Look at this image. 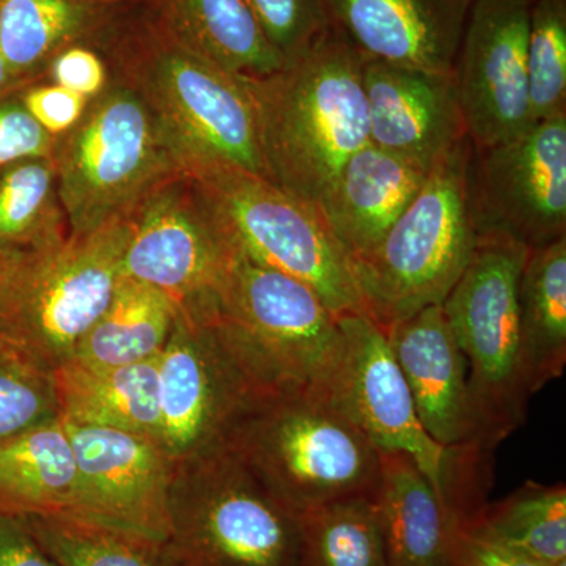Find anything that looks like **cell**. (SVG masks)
Masks as SVG:
<instances>
[{
	"label": "cell",
	"instance_id": "f1b7e54d",
	"mask_svg": "<svg viewBox=\"0 0 566 566\" xmlns=\"http://www.w3.org/2000/svg\"><path fill=\"white\" fill-rule=\"evenodd\" d=\"M69 237L52 158L24 159L0 170V245L36 251Z\"/></svg>",
	"mask_w": 566,
	"mask_h": 566
},
{
	"label": "cell",
	"instance_id": "6da1fadb",
	"mask_svg": "<svg viewBox=\"0 0 566 566\" xmlns=\"http://www.w3.org/2000/svg\"><path fill=\"white\" fill-rule=\"evenodd\" d=\"M126 11L99 36L107 65L150 106L186 172L229 166L268 180L243 77L189 50L151 10Z\"/></svg>",
	"mask_w": 566,
	"mask_h": 566
},
{
	"label": "cell",
	"instance_id": "d6a6232c",
	"mask_svg": "<svg viewBox=\"0 0 566 566\" xmlns=\"http://www.w3.org/2000/svg\"><path fill=\"white\" fill-rule=\"evenodd\" d=\"M59 416L52 371L0 334V441Z\"/></svg>",
	"mask_w": 566,
	"mask_h": 566
},
{
	"label": "cell",
	"instance_id": "f546056e",
	"mask_svg": "<svg viewBox=\"0 0 566 566\" xmlns=\"http://www.w3.org/2000/svg\"><path fill=\"white\" fill-rule=\"evenodd\" d=\"M300 566H387L375 495H353L301 515Z\"/></svg>",
	"mask_w": 566,
	"mask_h": 566
},
{
	"label": "cell",
	"instance_id": "603a6c76",
	"mask_svg": "<svg viewBox=\"0 0 566 566\" xmlns=\"http://www.w3.org/2000/svg\"><path fill=\"white\" fill-rule=\"evenodd\" d=\"M387 566H453L452 517L441 495L411 457L381 453L375 493Z\"/></svg>",
	"mask_w": 566,
	"mask_h": 566
},
{
	"label": "cell",
	"instance_id": "7c38bea8",
	"mask_svg": "<svg viewBox=\"0 0 566 566\" xmlns=\"http://www.w3.org/2000/svg\"><path fill=\"white\" fill-rule=\"evenodd\" d=\"M337 354L312 389L359 428L379 453L411 457L442 497L455 447L439 446L424 431L385 331L360 312L337 316Z\"/></svg>",
	"mask_w": 566,
	"mask_h": 566
},
{
	"label": "cell",
	"instance_id": "e575fe53",
	"mask_svg": "<svg viewBox=\"0 0 566 566\" xmlns=\"http://www.w3.org/2000/svg\"><path fill=\"white\" fill-rule=\"evenodd\" d=\"M111 25V24H109ZM99 35L62 51L48 66L52 84L92 99L99 95L109 81V65L99 44Z\"/></svg>",
	"mask_w": 566,
	"mask_h": 566
},
{
	"label": "cell",
	"instance_id": "ba28073f",
	"mask_svg": "<svg viewBox=\"0 0 566 566\" xmlns=\"http://www.w3.org/2000/svg\"><path fill=\"white\" fill-rule=\"evenodd\" d=\"M186 174L234 249L311 286L335 316L364 314L348 255L318 208L237 167L208 166Z\"/></svg>",
	"mask_w": 566,
	"mask_h": 566
},
{
	"label": "cell",
	"instance_id": "f35d334b",
	"mask_svg": "<svg viewBox=\"0 0 566 566\" xmlns=\"http://www.w3.org/2000/svg\"><path fill=\"white\" fill-rule=\"evenodd\" d=\"M0 566H57L20 517L0 515Z\"/></svg>",
	"mask_w": 566,
	"mask_h": 566
},
{
	"label": "cell",
	"instance_id": "8d00e7d4",
	"mask_svg": "<svg viewBox=\"0 0 566 566\" xmlns=\"http://www.w3.org/2000/svg\"><path fill=\"white\" fill-rule=\"evenodd\" d=\"M91 99L61 85H35L21 96L22 106L52 137L69 133Z\"/></svg>",
	"mask_w": 566,
	"mask_h": 566
},
{
	"label": "cell",
	"instance_id": "60d3db41",
	"mask_svg": "<svg viewBox=\"0 0 566 566\" xmlns=\"http://www.w3.org/2000/svg\"><path fill=\"white\" fill-rule=\"evenodd\" d=\"M17 87H20V84L11 77L9 69H7L6 62H3L2 54H0V99H3L7 93Z\"/></svg>",
	"mask_w": 566,
	"mask_h": 566
},
{
	"label": "cell",
	"instance_id": "4316f807",
	"mask_svg": "<svg viewBox=\"0 0 566 566\" xmlns=\"http://www.w3.org/2000/svg\"><path fill=\"white\" fill-rule=\"evenodd\" d=\"M177 312L159 290L122 275L109 305L71 360L109 368L156 359L167 344Z\"/></svg>",
	"mask_w": 566,
	"mask_h": 566
},
{
	"label": "cell",
	"instance_id": "9c48e42d",
	"mask_svg": "<svg viewBox=\"0 0 566 566\" xmlns=\"http://www.w3.org/2000/svg\"><path fill=\"white\" fill-rule=\"evenodd\" d=\"M528 249L509 238H480L474 256L442 303L468 360L480 444L493 452L526 422L517 285Z\"/></svg>",
	"mask_w": 566,
	"mask_h": 566
},
{
	"label": "cell",
	"instance_id": "cb8c5ba5",
	"mask_svg": "<svg viewBox=\"0 0 566 566\" xmlns=\"http://www.w3.org/2000/svg\"><path fill=\"white\" fill-rule=\"evenodd\" d=\"M52 376L59 411L66 422L129 431L158 441V357L109 368L70 360Z\"/></svg>",
	"mask_w": 566,
	"mask_h": 566
},
{
	"label": "cell",
	"instance_id": "d4e9b609",
	"mask_svg": "<svg viewBox=\"0 0 566 566\" xmlns=\"http://www.w3.org/2000/svg\"><path fill=\"white\" fill-rule=\"evenodd\" d=\"M150 10L175 39L234 76L259 80L286 63L244 0H151Z\"/></svg>",
	"mask_w": 566,
	"mask_h": 566
},
{
	"label": "cell",
	"instance_id": "ab89813d",
	"mask_svg": "<svg viewBox=\"0 0 566 566\" xmlns=\"http://www.w3.org/2000/svg\"><path fill=\"white\" fill-rule=\"evenodd\" d=\"M25 252L28 251L0 245V294H2L3 290L9 285L14 271L18 270L22 259H24Z\"/></svg>",
	"mask_w": 566,
	"mask_h": 566
},
{
	"label": "cell",
	"instance_id": "d6986e66",
	"mask_svg": "<svg viewBox=\"0 0 566 566\" xmlns=\"http://www.w3.org/2000/svg\"><path fill=\"white\" fill-rule=\"evenodd\" d=\"M386 335L424 431L442 447H482L469 390L468 360L442 304L401 319Z\"/></svg>",
	"mask_w": 566,
	"mask_h": 566
},
{
	"label": "cell",
	"instance_id": "5b68a950",
	"mask_svg": "<svg viewBox=\"0 0 566 566\" xmlns=\"http://www.w3.org/2000/svg\"><path fill=\"white\" fill-rule=\"evenodd\" d=\"M230 449L300 516L340 499L375 495L381 479L378 449L312 387L264 398Z\"/></svg>",
	"mask_w": 566,
	"mask_h": 566
},
{
	"label": "cell",
	"instance_id": "277c9868",
	"mask_svg": "<svg viewBox=\"0 0 566 566\" xmlns=\"http://www.w3.org/2000/svg\"><path fill=\"white\" fill-rule=\"evenodd\" d=\"M71 237L128 218L185 166L139 92L109 70L81 120L55 137L51 155Z\"/></svg>",
	"mask_w": 566,
	"mask_h": 566
},
{
	"label": "cell",
	"instance_id": "b9f144b4",
	"mask_svg": "<svg viewBox=\"0 0 566 566\" xmlns=\"http://www.w3.org/2000/svg\"><path fill=\"white\" fill-rule=\"evenodd\" d=\"M547 566H566V558H564V560L553 562V564H547Z\"/></svg>",
	"mask_w": 566,
	"mask_h": 566
},
{
	"label": "cell",
	"instance_id": "836d02e7",
	"mask_svg": "<svg viewBox=\"0 0 566 566\" xmlns=\"http://www.w3.org/2000/svg\"><path fill=\"white\" fill-rule=\"evenodd\" d=\"M274 50L293 61L322 39L327 29L323 0H244Z\"/></svg>",
	"mask_w": 566,
	"mask_h": 566
},
{
	"label": "cell",
	"instance_id": "7402d4cb",
	"mask_svg": "<svg viewBox=\"0 0 566 566\" xmlns=\"http://www.w3.org/2000/svg\"><path fill=\"white\" fill-rule=\"evenodd\" d=\"M132 2L0 0V54L20 85L39 80L73 44L102 33Z\"/></svg>",
	"mask_w": 566,
	"mask_h": 566
},
{
	"label": "cell",
	"instance_id": "74e56055",
	"mask_svg": "<svg viewBox=\"0 0 566 566\" xmlns=\"http://www.w3.org/2000/svg\"><path fill=\"white\" fill-rule=\"evenodd\" d=\"M450 554L453 566H547L474 526H452Z\"/></svg>",
	"mask_w": 566,
	"mask_h": 566
},
{
	"label": "cell",
	"instance_id": "8fae6325",
	"mask_svg": "<svg viewBox=\"0 0 566 566\" xmlns=\"http://www.w3.org/2000/svg\"><path fill=\"white\" fill-rule=\"evenodd\" d=\"M212 315L277 390L318 386L340 342L337 316L311 286L234 248Z\"/></svg>",
	"mask_w": 566,
	"mask_h": 566
},
{
	"label": "cell",
	"instance_id": "44dd1931",
	"mask_svg": "<svg viewBox=\"0 0 566 566\" xmlns=\"http://www.w3.org/2000/svg\"><path fill=\"white\" fill-rule=\"evenodd\" d=\"M81 485L61 416L0 441V515H77Z\"/></svg>",
	"mask_w": 566,
	"mask_h": 566
},
{
	"label": "cell",
	"instance_id": "1f68e13d",
	"mask_svg": "<svg viewBox=\"0 0 566 566\" xmlns=\"http://www.w3.org/2000/svg\"><path fill=\"white\" fill-rule=\"evenodd\" d=\"M534 122L566 112V0H532L527 41Z\"/></svg>",
	"mask_w": 566,
	"mask_h": 566
},
{
	"label": "cell",
	"instance_id": "484cf974",
	"mask_svg": "<svg viewBox=\"0 0 566 566\" xmlns=\"http://www.w3.org/2000/svg\"><path fill=\"white\" fill-rule=\"evenodd\" d=\"M521 365L528 394L560 378L566 364V237L531 249L517 285Z\"/></svg>",
	"mask_w": 566,
	"mask_h": 566
},
{
	"label": "cell",
	"instance_id": "52a82bcc",
	"mask_svg": "<svg viewBox=\"0 0 566 566\" xmlns=\"http://www.w3.org/2000/svg\"><path fill=\"white\" fill-rule=\"evenodd\" d=\"M128 218L25 252L0 294V334L41 367L70 363L122 277Z\"/></svg>",
	"mask_w": 566,
	"mask_h": 566
},
{
	"label": "cell",
	"instance_id": "5bb4252c",
	"mask_svg": "<svg viewBox=\"0 0 566 566\" xmlns=\"http://www.w3.org/2000/svg\"><path fill=\"white\" fill-rule=\"evenodd\" d=\"M469 196L479 238L531 251L566 237V112L505 144L472 148Z\"/></svg>",
	"mask_w": 566,
	"mask_h": 566
},
{
	"label": "cell",
	"instance_id": "9a60e30c",
	"mask_svg": "<svg viewBox=\"0 0 566 566\" xmlns=\"http://www.w3.org/2000/svg\"><path fill=\"white\" fill-rule=\"evenodd\" d=\"M532 0H472L453 81L474 150L523 136L535 125L528 102Z\"/></svg>",
	"mask_w": 566,
	"mask_h": 566
},
{
	"label": "cell",
	"instance_id": "ffe728a7",
	"mask_svg": "<svg viewBox=\"0 0 566 566\" xmlns=\"http://www.w3.org/2000/svg\"><path fill=\"white\" fill-rule=\"evenodd\" d=\"M427 175L371 142L354 153L318 208L349 262L381 243Z\"/></svg>",
	"mask_w": 566,
	"mask_h": 566
},
{
	"label": "cell",
	"instance_id": "d590c367",
	"mask_svg": "<svg viewBox=\"0 0 566 566\" xmlns=\"http://www.w3.org/2000/svg\"><path fill=\"white\" fill-rule=\"evenodd\" d=\"M55 137L41 128L20 102H0V167L50 158Z\"/></svg>",
	"mask_w": 566,
	"mask_h": 566
},
{
	"label": "cell",
	"instance_id": "4dcf8cb0",
	"mask_svg": "<svg viewBox=\"0 0 566 566\" xmlns=\"http://www.w3.org/2000/svg\"><path fill=\"white\" fill-rule=\"evenodd\" d=\"M491 538L545 564L566 558L565 483L527 482L502 501L488 504L474 524Z\"/></svg>",
	"mask_w": 566,
	"mask_h": 566
},
{
	"label": "cell",
	"instance_id": "83f0119b",
	"mask_svg": "<svg viewBox=\"0 0 566 566\" xmlns=\"http://www.w3.org/2000/svg\"><path fill=\"white\" fill-rule=\"evenodd\" d=\"M57 566H178L169 543L76 515L20 517Z\"/></svg>",
	"mask_w": 566,
	"mask_h": 566
},
{
	"label": "cell",
	"instance_id": "e0dca14e",
	"mask_svg": "<svg viewBox=\"0 0 566 566\" xmlns=\"http://www.w3.org/2000/svg\"><path fill=\"white\" fill-rule=\"evenodd\" d=\"M370 142L430 172L468 137L453 74L365 61Z\"/></svg>",
	"mask_w": 566,
	"mask_h": 566
},
{
	"label": "cell",
	"instance_id": "30bf717a",
	"mask_svg": "<svg viewBox=\"0 0 566 566\" xmlns=\"http://www.w3.org/2000/svg\"><path fill=\"white\" fill-rule=\"evenodd\" d=\"M274 392L214 315L177 312L158 357V442L174 464L232 446Z\"/></svg>",
	"mask_w": 566,
	"mask_h": 566
},
{
	"label": "cell",
	"instance_id": "7bdbcfd3",
	"mask_svg": "<svg viewBox=\"0 0 566 566\" xmlns=\"http://www.w3.org/2000/svg\"><path fill=\"white\" fill-rule=\"evenodd\" d=\"M118 2H134V0H118Z\"/></svg>",
	"mask_w": 566,
	"mask_h": 566
},
{
	"label": "cell",
	"instance_id": "ac0fdd59",
	"mask_svg": "<svg viewBox=\"0 0 566 566\" xmlns=\"http://www.w3.org/2000/svg\"><path fill=\"white\" fill-rule=\"evenodd\" d=\"M472 0H323L327 28L365 61L453 74Z\"/></svg>",
	"mask_w": 566,
	"mask_h": 566
},
{
	"label": "cell",
	"instance_id": "7a4b0ae2",
	"mask_svg": "<svg viewBox=\"0 0 566 566\" xmlns=\"http://www.w3.org/2000/svg\"><path fill=\"white\" fill-rule=\"evenodd\" d=\"M364 62L327 29L311 50L270 76L243 77L268 180L316 208L346 161L370 144Z\"/></svg>",
	"mask_w": 566,
	"mask_h": 566
},
{
	"label": "cell",
	"instance_id": "4fadbf2b",
	"mask_svg": "<svg viewBox=\"0 0 566 566\" xmlns=\"http://www.w3.org/2000/svg\"><path fill=\"white\" fill-rule=\"evenodd\" d=\"M232 253L196 181L185 172L153 189L128 216L122 275L159 290L182 314L205 315L214 308Z\"/></svg>",
	"mask_w": 566,
	"mask_h": 566
},
{
	"label": "cell",
	"instance_id": "3957f363",
	"mask_svg": "<svg viewBox=\"0 0 566 566\" xmlns=\"http://www.w3.org/2000/svg\"><path fill=\"white\" fill-rule=\"evenodd\" d=\"M468 137L431 167L422 189L381 243L349 262L364 314L385 333L401 319L444 303L479 245Z\"/></svg>",
	"mask_w": 566,
	"mask_h": 566
},
{
	"label": "cell",
	"instance_id": "8992f818",
	"mask_svg": "<svg viewBox=\"0 0 566 566\" xmlns=\"http://www.w3.org/2000/svg\"><path fill=\"white\" fill-rule=\"evenodd\" d=\"M169 523L178 566H300L301 516L230 447L174 464Z\"/></svg>",
	"mask_w": 566,
	"mask_h": 566
},
{
	"label": "cell",
	"instance_id": "2e32d148",
	"mask_svg": "<svg viewBox=\"0 0 566 566\" xmlns=\"http://www.w3.org/2000/svg\"><path fill=\"white\" fill-rule=\"evenodd\" d=\"M63 422L80 471L76 516L167 542L174 463L161 444L129 431Z\"/></svg>",
	"mask_w": 566,
	"mask_h": 566
}]
</instances>
